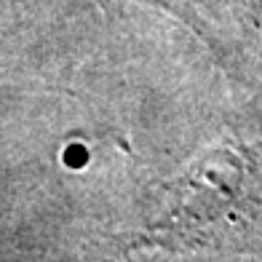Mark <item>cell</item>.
Returning <instances> with one entry per match:
<instances>
[{"instance_id": "cell-1", "label": "cell", "mask_w": 262, "mask_h": 262, "mask_svg": "<svg viewBox=\"0 0 262 262\" xmlns=\"http://www.w3.org/2000/svg\"><path fill=\"white\" fill-rule=\"evenodd\" d=\"M145 3H152V6H163V8L174 11V14H180L182 19L193 21V11H190V8L185 6V0H145Z\"/></svg>"}]
</instances>
